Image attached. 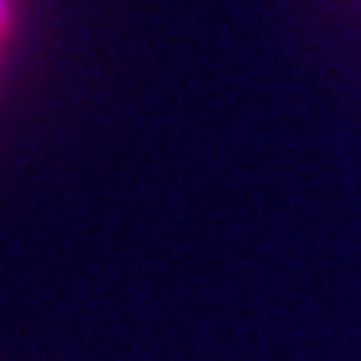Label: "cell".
<instances>
[{"label":"cell","instance_id":"1","mask_svg":"<svg viewBox=\"0 0 361 361\" xmlns=\"http://www.w3.org/2000/svg\"><path fill=\"white\" fill-rule=\"evenodd\" d=\"M20 20H25V0H0V77H4L8 56L16 52Z\"/></svg>","mask_w":361,"mask_h":361}]
</instances>
